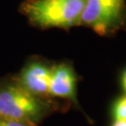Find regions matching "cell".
I'll list each match as a JSON object with an SVG mask.
<instances>
[{"label":"cell","instance_id":"cell-7","mask_svg":"<svg viewBox=\"0 0 126 126\" xmlns=\"http://www.w3.org/2000/svg\"><path fill=\"white\" fill-rule=\"evenodd\" d=\"M0 126H30V125H28L26 123H23V122H16V121L0 119Z\"/></svg>","mask_w":126,"mask_h":126},{"label":"cell","instance_id":"cell-6","mask_svg":"<svg viewBox=\"0 0 126 126\" xmlns=\"http://www.w3.org/2000/svg\"><path fill=\"white\" fill-rule=\"evenodd\" d=\"M113 120H126V94L119 97L111 106Z\"/></svg>","mask_w":126,"mask_h":126},{"label":"cell","instance_id":"cell-1","mask_svg":"<svg viewBox=\"0 0 126 126\" xmlns=\"http://www.w3.org/2000/svg\"><path fill=\"white\" fill-rule=\"evenodd\" d=\"M59 106L52 99H43L32 94L19 83L17 79L0 85V119L36 126Z\"/></svg>","mask_w":126,"mask_h":126},{"label":"cell","instance_id":"cell-2","mask_svg":"<svg viewBox=\"0 0 126 126\" xmlns=\"http://www.w3.org/2000/svg\"><path fill=\"white\" fill-rule=\"evenodd\" d=\"M86 0H26L21 12L33 26L69 30L79 26Z\"/></svg>","mask_w":126,"mask_h":126},{"label":"cell","instance_id":"cell-4","mask_svg":"<svg viewBox=\"0 0 126 126\" xmlns=\"http://www.w3.org/2000/svg\"><path fill=\"white\" fill-rule=\"evenodd\" d=\"M79 79V78L72 63L63 61L54 63L49 85V96L51 99L57 98L64 100L80 110L81 108L77 96Z\"/></svg>","mask_w":126,"mask_h":126},{"label":"cell","instance_id":"cell-5","mask_svg":"<svg viewBox=\"0 0 126 126\" xmlns=\"http://www.w3.org/2000/svg\"><path fill=\"white\" fill-rule=\"evenodd\" d=\"M52 65L44 59L33 58L25 63L17 80L32 94L43 99H51L49 96V85Z\"/></svg>","mask_w":126,"mask_h":126},{"label":"cell","instance_id":"cell-9","mask_svg":"<svg viewBox=\"0 0 126 126\" xmlns=\"http://www.w3.org/2000/svg\"><path fill=\"white\" fill-rule=\"evenodd\" d=\"M110 126H126V120H113Z\"/></svg>","mask_w":126,"mask_h":126},{"label":"cell","instance_id":"cell-8","mask_svg":"<svg viewBox=\"0 0 126 126\" xmlns=\"http://www.w3.org/2000/svg\"><path fill=\"white\" fill-rule=\"evenodd\" d=\"M121 84H122V90L124 91V94H126V69L122 72L121 77Z\"/></svg>","mask_w":126,"mask_h":126},{"label":"cell","instance_id":"cell-3","mask_svg":"<svg viewBox=\"0 0 126 126\" xmlns=\"http://www.w3.org/2000/svg\"><path fill=\"white\" fill-rule=\"evenodd\" d=\"M79 26L109 37L126 30V0H86Z\"/></svg>","mask_w":126,"mask_h":126}]
</instances>
